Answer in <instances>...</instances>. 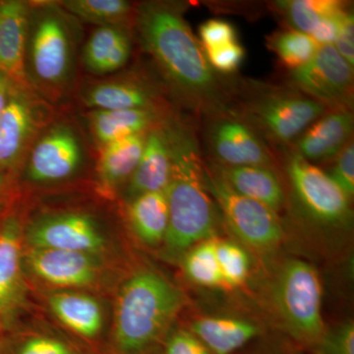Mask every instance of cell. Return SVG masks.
I'll return each mask as SVG.
<instances>
[{
	"mask_svg": "<svg viewBox=\"0 0 354 354\" xmlns=\"http://www.w3.org/2000/svg\"><path fill=\"white\" fill-rule=\"evenodd\" d=\"M169 137L171 176L165 191L169 225L164 244L169 258H180L200 242L215 239L216 212L192 141L183 134Z\"/></svg>",
	"mask_w": 354,
	"mask_h": 354,
	"instance_id": "cell-1",
	"label": "cell"
},
{
	"mask_svg": "<svg viewBox=\"0 0 354 354\" xmlns=\"http://www.w3.org/2000/svg\"><path fill=\"white\" fill-rule=\"evenodd\" d=\"M185 304L183 291L153 270L125 281L114 309L113 339L121 354H141L167 332Z\"/></svg>",
	"mask_w": 354,
	"mask_h": 354,
	"instance_id": "cell-2",
	"label": "cell"
},
{
	"mask_svg": "<svg viewBox=\"0 0 354 354\" xmlns=\"http://www.w3.org/2000/svg\"><path fill=\"white\" fill-rule=\"evenodd\" d=\"M147 50L179 87L206 94L214 86L211 66L183 15L169 6L150 4L139 19Z\"/></svg>",
	"mask_w": 354,
	"mask_h": 354,
	"instance_id": "cell-3",
	"label": "cell"
},
{
	"mask_svg": "<svg viewBox=\"0 0 354 354\" xmlns=\"http://www.w3.org/2000/svg\"><path fill=\"white\" fill-rule=\"evenodd\" d=\"M318 272L301 259L286 261L272 286V305L281 325L300 344L315 348L327 330Z\"/></svg>",
	"mask_w": 354,
	"mask_h": 354,
	"instance_id": "cell-4",
	"label": "cell"
},
{
	"mask_svg": "<svg viewBox=\"0 0 354 354\" xmlns=\"http://www.w3.org/2000/svg\"><path fill=\"white\" fill-rule=\"evenodd\" d=\"M205 187L218 205L232 234L260 253L274 250L283 239L278 214L234 192L218 176L204 171Z\"/></svg>",
	"mask_w": 354,
	"mask_h": 354,
	"instance_id": "cell-5",
	"label": "cell"
},
{
	"mask_svg": "<svg viewBox=\"0 0 354 354\" xmlns=\"http://www.w3.org/2000/svg\"><path fill=\"white\" fill-rule=\"evenodd\" d=\"M288 176L295 199L305 214L316 223L342 227L351 220V200L324 172L299 153L291 156Z\"/></svg>",
	"mask_w": 354,
	"mask_h": 354,
	"instance_id": "cell-6",
	"label": "cell"
},
{
	"mask_svg": "<svg viewBox=\"0 0 354 354\" xmlns=\"http://www.w3.org/2000/svg\"><path fill=\"white\" fill-rule=\"evenodd\" d=\"M25 241L31 248L99 254L106 241L94 218L82 213L51 214L32 221Z\"/></svg>",
	"mask_w": 354,
	"mask_h": 354,
	"instance_id": "cell-7",
	"label": "cell"
},
{
	"mask_svg": "<svg viewBox=\"0 0 354 354\" xmlns=\"http://www.w3.org/2000/svg\"><path fill=\"white\" fill-rule=\"evenodd\" d=\"M291 78L317 102L337 104L344 102L351 93L353 67L337 53L334 44H326L319 46L306 64L292 70Z\"/></svg>",
	"mask_w": 354,
	"mask_h": 354,
	"instance_id": "cell-8",
	"label": "cell"
},
{
	"mask_svg": "<svg viewBox=\"0 0 354 354\" xmlns=\"http://www.w3.org/2000/svg\"><path fill=\"white\" fill-rule=\"evenodd\" d=\"M25 257L35 276L57 288L94 285L101 272V262L97 254L30 247Z\"/></svg>",
	"mask_w": 354,
	"mask_h": 354,
	"instance_id": "cell-9",
	"label": "cell"
},
{
	"mask_svg": "<svg viewBox=\"0 0 354 354\" xmlns=\"http://www.w3.org/2000/svg\"><path fill=\"white\" fill-rule=\"evenodd\" d=\"M82 160V150L70 128L57 127L35 146L28 174L36 183H53L71 176Z\"/></svg>",
	"mask_w": 354,
	"mask_h": 354,
	"instance_id": "cell-10",
	"label": "cell"
},
{
	"mask_svg": "<svg viewBox=\"0 0 354 354\" xmlns=\"http://www.w3.org/2000/svg\"><path fill=\"white\" fill-rule=\"evenodd\" d=\"M31 62L35 74L44 82L58 83L67 75L70 64L69 37L57 16H44L35 28Z\"/></svg>",
	"mask_w": 354,
	"mask_h": 354,
	"instance_id": "cell-11",
	"label": "cell"
},
{
	"mask_svg": "<svg viewBox=\"0 0 354 354\" xmlns=\"http://www.w3.org/2000/svg\"><path fill=\"white\" fill-rule=\"evenodd\" d=\"M323 113V104L316 100L283 95L262 102L257 116L261 124L274 138L290 142L304 134Z\"/></svg>",
	"mask_w": 354,
	"mask_h": 354,
	"instance_id": "cell-12",
	"label": "cell"
},
{
	"mask_svg": "<svg viewBox=\"0 0 354 354\" xmlns=\"http://www.w3.org/2000/svg\"><path fill=\"white\" fill-rule=\"evenodd\" d=\"M27 29V4L18 0L0 2V72L15 83L25 81Z\"/></svg>",
	"mask_w": 354,
	"mask_h": 354,
	"instance_id": "cell-13",
	"label": "cell"
},
{
	"mask_svg": "<svg viewBox=\"0 0 354 354\" xmlns=\"http://www.w3.org/2000/svg\"><path fill=\"white\" fill-rule=\"evenodd\" d=\"M22 234L19 221L13 216L0 227V313L15 308L24 300Z\"/></svg>",
	"mask_w": 354,
	"mask_h": 354,
	"instance_id": "cell-14",
	"label": "cell"
},
{
	"mask_svg": "<svg viewBox=\"0 0 354 354\" xmlns=\"http://www.w3.org/2000/svg\"><path fill=\"white\" fill-rule=\"evenodd\" d=\"M35 127L32 102L25 93L14 87L0 114V167H12L19 160L34 134Z\"/></svg>",
	"mask_w": 354,
	"mask_h": 354,
	"instance_id": "cell-15",
	"label": "cell"
},
{
	"mask_svg": "<svg viewBox=\"0 0 354 354\" xmlns=\"http://www.w3.org/2000/svg\"><path fill=\"white\" fill-rule=\"evenodd\" d=\"M353 114L339 109L319 118L298 140V153L308 162H323L337 157L348 145L353 132Z\"/></svg>",
	"mask_w": 354,
	"mask_h": 354,
	"instance_id": "cell-16",
	"label": "cell"
},
{
	"mask_svg": "<svg viewBox=\"0 0 354 354\" xmlns=\"http://www.w3.org/2000/svg\"><path fill=\"white\" fill-rule=\"evenodd\" d=\"M212 141L216 155L228 167H268L271 160L262 142L239 121L223 120L218 123L214 128Z\"/></svg>",
	"mask_w": 354,
	"mask_h": 354,
	"instance_id": "cell-17",
	"label": "cell"
},
{
	"mask_svg": "<svg viewBox=\"0 0 354 354\" xmlns=\"http://www.w3.org/2000/svg\"><path fill=\"white\" fill-rule=\"evenodd\" d=\"M171 176V153L169 137L162 131L151 132L138 165L130 177V196L144 193L162 192L169 186Z\"/></svg>",
	"mask_w": 354,
	"mask_h": 354,
	"instance_id": "cell-18",
	"label": "cell"
},
{
	"mask_svg": "<svg viewBox=\"0 0 354 354\" xmlns=\"http://www.w3.org/2000/svg\"><path fill=\"white\" fill-rule=\"evenodd\" d=\"M189 330L213 354H234L261 333L257 324L227 316L202 317L191 324Z\"/></svg>",
	"mask_w": 354,
	"mask_h": 354,
	"instance_id": "cell-19",
	"label": "cell"
},
{
	"mask_svg": "<svg viewBox=\"0 0 354 354\" xmlns=\"http://www.w3.org/2000/svg\"><path fill=\"white\" fill-rule=\"evenodd\" d=\"M220 176L230 189L242 196L261 203L278 212L285 202L283 188L278 177L268 167L244 165V167H220Z\"/></svg>",
	"mask_w": 354,
	"mask_h": 354,
	"instance_id": "cell-20",
	"label": "cell"
},
{
	"mask_svg": "<svg viewBox=\"0 0 354 354\" xmlns=\"http://www.w3.org/2000/svg\"><path fill=\"white\" fill-rule=\"evenodd\" d=\"M48 306L65 327L81 337L92 339L102 330V307L90 295L76 291H58L48 297Z\"/></svg>",
	"mask_w": 354,
	"mask_h": 354,
	"instance_id": "cell-21",
	"label": "cell"
},
{
	"mask_svg": "<svg viewBox=\"0 0 354 354\" xmlns=\"http://www.w3.org/2000/svg\"><path fill=\"white\" fill-rule=\"evenodd\" d=\"M145 140L144 134H139L102 147L97 169L102 191L111 193L131 177L143 153Z\"/></svg>",
	"mask_w": 354,
	"mask_h": 354,
	"instance_id": "cell-22",
	"label": "cell"
},
{
	"mask_svg": "<svg viewBox=\"0 0 354 354\" xmlns=\"http://www.w3.org/2000/svg\"><path fill=\"white\" fill-rule=\"evenodd\" d=\"M129 221L135 234L148 245L164 242L169 225V207L165 191L144 193L133 198Z\"/></svg>",
	"mask_w": 354,
	"mask_h": 354,
	"instance_id": "cell-23",
	"label": "cell"
},
{
	"mask_svg": "<svg viewBox=\"0 0 354 354\" xmlns=\"http://www.w3.org/2000/svg\"><path fill=\"white\" fill-rule=\"evenodd\" d=\"M153 121L150 109L95 111L91 114V129L102 146L144 134Z\"/></svg>",
	"mask_w": 354,
	"mask_h": 354,
	"instance_id": "cell-24",
	"label": "cell"
},
{
	"mask_svg": "<svg viewBox=\"0 0 354 354\" xmlns=\"http://www.w3.org/2000/svg\"><path fill=\"white\" fill-rule=\"evenodd\" d=\"M85 102L95 111L149 109L151 95L148 91L136 84L104 82L91 88Z\"/></svg>",
	"mask_w": 354,
	"mask_h": 354,
	"instance_id": "cell-25",
	"label": "cell"
},
{
	"mask_svg": "<svg viewBox=\"0 0 354 354\" xmlns=\"http://www.w3.org/2000/svg\"><path fill=\"white\" fill-rule=\"evenodd\" d=\"M183 268L192 283L206 288H223L216 254V239L200 242L183 255Z\"/></svg>",
	"mask_w": 354,
	"mask_h": 354,
	"instance_id": "cell-26",
	"label": "cell"
},
{
	"mask_svg": "<svg viewBox=\"0 0 354 354\" xmlns=\"http://www.w3.org/2000/svg\"><path fill=\"white\" fill-rule=\"evenodd\" d=\"M279 6L293 27L307 35L323 18L344 10L342 2L335 0H291L279 2Z\"/></svg>",
	"mask_w": 354,
	"mask_h": 354,
	"instance_id": "cell-27",
	"label": "cell"
},
{
	"mask_svg": "<svg viewBox=\"0 0 354 354\" xmlns=\"http://www.w3.org/2000/svg\"><path fill=\"white\" fill-rule=\"evenodd\" d=\"M64 6L77 17L102 26H115L131 9L125 0H69Z\"/></svg>",
	"mask_w": 354,
	"mask_h": 354,
	"instance_id": "cell-28",
	"label": "cell"
},
{
	"mask_svg": "<svg viewBox=\"0 0 354 354\" xmlns=\"http://www.w3.org/2000/svg\"><path fill=\"white\" fill-rule=\"evenodd\" d=\"M216 254L223 288L232 290L243 286L250 270L246 251L234 242L216 239Z\"/></svg>",
	"mask_w": 354,
	"mask_h": 354,
	"instance_id": "cell-29",
	"label": "cell"
},
{
	"mask_svg": "<svg viewBox=\"0 0 354 354\" xmlns=\"http://www.w3.org/2000/svg\"><path fill=\"white\" fill-rule=\"evenodd\" d=\"M319 46L309 35L297 30L281 32L272 41V48L281 62L292 70L306 64L314 57Z\"/></svg>",
	"mask_w": 354,
	"mask_h": 354,
	"instance_id": "cell-30",
	"label": "cell"
},
{
	"mask_svg": "<svg viewBox=\"0 0 354 354\" xmlns=\"http://www.w3.org/2000/svg\"><path fill=\"white\" fill-rule=\"evenodd\" d=\"M127 35L115 26H101L88 39L84 50V62L91 71L102 73L116 44Z\"/></svg>",
	"mask_w": 354,
	"mask_h": 354,
	"instance_id": "cell-31",
	"label": "cell"
},
{
	"mask_svg": "<svg viewBox=\"0 0 354 354\" xmlns=\"http://www.w3.org/2000/svg\"><path fill=\"white\" fill-rule=\"evenodd\" d=\"M319 354H354V324L348 321L326 330L315 346Z\"/></svg>",
	"mask_w": 354,
	"mask_h": 354,
	"instance_id": "cell-32",
	"label": "cell"
},
{
	"mask_svg": "<svg viewBox=\"0 0 354 354\" xmlns=\"http://www.w3.org/2000/svg\"><path fill=\"white\" fill-rule=\"evenodd\" d=\"M330 178L351 200L354 194V147L348 144L339 155L332 171L327 174Z\"/></svg>",
	"mask_w": 354,
	"mask_h": 354,
	"instance_id": "cell-33",
	"label": "cell"
},
{
	"mask_svg": "<svg viewBox=\"0 0 354 354\" xmlns=\"http://www.w3.org/2000/svg\"><path fill=\"white\" fill-rule=\"evenodd\" d=\"M207 62L209 66L223 72L232 73L241 66L244 58L243 48L237 43H230L206 50Z\"/></svg>",
	"mask_w": 354,
	"mask_h": 354,
	"instance_id": "cell-34",
	"label": "cell"
},
{
	"mask_svg": "<svg viewBox=\"0 0 354 354\" xmlns=\"http://www.w3.org/2000/svg\"><path fill=\"white\" fill-rule=\"evenodd\" d=\"M200 37L205 50L236 41L234 26L225 20L212 19L203 23Z\"/></svg>",
	"mask_w": 354,
	"mask_h": 354,
	"instance_id": "cell-35",
	"label": "cell"
},
{
	"mask_svg": "<svg viewBox=\"0 0 354 354\" xmlns=\"http://www.w3.org/2000/svg\"><path fill=\"white\" fill-rule=\"evenodd\" d=\"M162 354H213L189 330H178L169 337Z\"/></svg>",
	"mask_w": 354,
	"mask_h": 354,
	"instance_id": "cell-36",
	"label": "cell"
},
{
	"mask_svg": "<svg viewBox=\"0 0 354 354\" xmlns=\"http://www.w3.org/2000/svg\"><path fill=\"white\" fill-rule=\"evenodd\" d=\"M18 354H75L59 339L48 337H32L23 344Z\"/></svg>",
	"mask_w": 354,
	"mask_h": 354,
	"instance_id": "cell-37",
	"label": "cell"
},
{
	"mask_svg": "<svg viewBox=\"0 0 354 354\" xmlns=\"http://www.w3.org/2000/svg\"><path fill=\"white\" fill-rule=\"evenodd\" d=\"M346 12L344 10L341 12L333 14L323 18L320 22L314 28L313 31L310 32L309 36L316 41L319 46L326 44H334L339 27H341L342 19Z\"/></svg>",
	"mask_w": 354,
	"mask_h": 354,
	"instance_id": "cell-38",
	"label": "cell"
},
{
	"mask_svg": "<svg viewBox=\"0 0 354 354\" xmlns=\"http://www.w3.org/2000/svg\"><path fill=\"white\" fill-rule=\"evenodd\" d=\"M354 21L353 14L346 12L342 19L334 46L337 53L351 67L354 65Z\"/></svg>",
	"mask_w": 354,
	"mask_h": 354,
	"instance_id": "cell-39",
	"label": "cell"
},
{
	"mask_svg": "<svg viewBox=\"0 0 354 354\" xmlns=\"http://www.w3.org/2000/svg\"><path fill=\"white\" fill-rule=\"evenodd\" d=\"M13 83L15 82H13L9 77L0 72V114L6 109L7 102H8L11 93H12Z\"/></svg>",
	"mask_w": 354,
	"mask_h": 354,
	"instance_id": "cell-40",
	"label": "cell"
},
{
	"mask_svg": "<svg viewBox=\"0 0 354 354\" xmlns=\"http://www.w3.org/2000/svg\"><path fill=\"white\" fill-rule=\"evenodd\" d=\"M263 354H302L295 351H286V349H274V351H266Z\"/></svg>",
	"mask_w": 354,
	"mask_h": 354,
	"instance_id": "cell-41",
	"label": "cell"
},
{
	"mask_svg": "<svg viewBox=\"0 0 354 354\" xmlns=\"http://www.w3.org/2000/svg\"><path fill=\"white\" fill-rule=\"evenodd\" d=\"M4 183H6V178H4L3 174L0 171V192H1L2 188H3Z\"/></svg>",
	"mask_w": 354,
	"mask_h": 354,
	"instance_id": "cell-42",
	"label": "cell"
}]
</instances>
